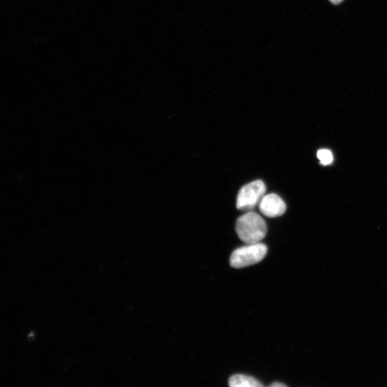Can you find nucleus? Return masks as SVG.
Wrapping results in <instances>:
<instances>
[{
  "label": "nucleus",
  "instance_id": "nucleus-1",
  "mask_svg": "<svg viewBox=\"0 0 387 387\" xmlns=\"http://www.w3.org/2000/svg\"><path fill=\"white\" fill-rule=\"evenodd\" d=\"M235 229L239 238L246 244L261 243L268 230L264 218L252 211L237 219Z\"/></svg>",
  "mask_w": 387,
  "mask_h": 387
},
{
  "label": "nucleus",
  "instance_id": "nucleus-5",
  "mask_svg": "<svg viewBox=\"0 0 387 387\" xmlns=\"http://www.w3.org/2000/svg\"><path fill=\"white\" fill-rule=\"evenodd\" d=\"M229 385L231 387H264V385L256 379L244 375H235L229 379Z\"/></svg>",
  "mask_w": 387,
  "mask_h": 387
},
{
  "label": "nucleus",
  "instance_id": "nucleus-8",
  "mask_svg": "<svg viewBox=\"0 0 387 387\" xmlns=\"http://www.w3.org/2000/svg\"><path fill=\"white\" fill-rule=\"evenodd\" d=\"M329 1L331 3H333L334 5H339L341 3L344 1V0H329Z\"/></svg>",
  "mask_w": 387,
  "mask_h": 387
},
{
  "label": "nucleus",
  "instance_id": "nucleus-4",
  "mask_svg": "<svg viewBox=\"0 0 387 387\" xmlns=\"http://www.w3.org/2000/svg\"><path fill=\"white\" fill-rule=\"evenodd\" d=\"M259 209L264 215L273 218L283 215L286 210V206L279 195L270 194L263 197Z\"/></svg>",
  "mask_w": 387,
  "mask_h": 387
},
{
  "label": "nucleus",
  "instance_id": "nucleus-7",
  "mask_svg": "<svg viewBox=\"0 0 387 387\" xmlns=\"http://www.w3.org/2000/svg\"><path fill=\"white\" fill-rule=\"evenodd\" d=\"M269 386H270V387H281V386L284 387L285 386L286 387V385L284 384H282V383H279V382H275V383L271 384Z\"/></svg>",
  "mask_w": 387,
  "mask_h": 387
},
{
  "label": "nucleus",
  "instance_id": "nucleus-3",
  "mask_svg": "<svg viewBox=\"0 0 387 387\" xmlns=\"http://www.w3.org/2000/svg\"><path fill=\"white\" fill-rule=\"evenodd\" d=\"M266 187L261 180L250 182L239 190L237 198V208L244 212L252 211L266 195Z\"/></svg>",
  "mask_w": 387,
  "mask_h": 387
},
{
  "label": "nucleus",
  "instance_id": "nucleus-2",
  "mask_svg": "<svg viewBox=\"0 0 387 387\" xmlns=\"http://www.w3.org/2000/svg\"><path fill=\"white\" fill-rule=\"evenodd\" d=\"M268 252L267 246L261 243L248 244L236 249L230 257V264L234 268H244L262 261Z\"/></svg>",
  "mask_w": 387,
  "mask_h": 387
},
{
  "label": "nucleus",
  "instance_id": "nucleus-6",
  "mask_svg": "<svg viewBox=\"0 0 387 387\" xmlns=\"http://www.w3.org/2000/svg\"><path fill=\"white\" fill-rule=\"evenodd\" d=\"M318 158L324 165H328L333 161V155L329 150H321L318 152Z\"/></svg>",
  "mask_w": 387,
  "mask_h": 387
}]
</instances>
